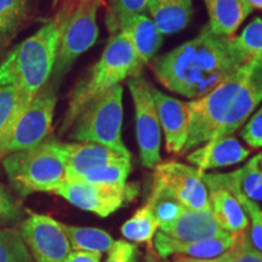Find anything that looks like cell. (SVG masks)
<instances>
[{
  "label": "cell",
  "mask_w": 262,
  "mask_h": 262,
  "mask_svg": "<svg viewBox=\"0 0 262 262\" xmlns=\"http://www.w3.org/2000/svg\"><path fill=\"white\" fill-rule=\"evenodd\" d=\"M232 39L205 25L198 35L153 62L157 79L181 96H204L242 66Z\"/></svg>",
  "instance_id": "6da1fadb"
},
{
  "label": "cell",
  "mask_w": 262,
  "mask_h": 262,
  "mask_svg": "<svg viewBox=\"0 0 262 262\" xmlns=\"http://www.w3.org/2000/svg\"><path fill=\"white\" fill-rule=\"evenodd\" d=\"M102 0H74L57 15L60 21L56 62L49 83L58 84L74 62L96 42L98 38L97 11Z\"/></svg>",
  "instance_id": "52a82bcc"
},
{
  "label": "cell",
  "mask_w": 262,
  "mask_h": 262,
  "mask_svg": "<svg viewBox=\"0 0 262 262\" xmlns=\"http://www.w3.org/2000/svg\"><path fill=\"white\" fill-rule=\"evenodd\" d=\"M232 244V234L226 233L217 237L203 239L196 242H179L168 237L162 231L156 233L155 248L157 254L162 258H166L171 255H182L186 257L210 260L224 255Z\"/></svg>",
  "instance_id": "e0dca14e"
},
{
  "label": "cell",
  "mask_w": 262,
  "mask_h": 262,
  "mask_svg": "<svg viewBox=\"0 0 262 262\" xmlns=\"http://www.w3.org/2000/svg\"><path fill=\"white\" fill-rule=\"evenodd\" d=\"M0 262H33L18 229H0Z\"/></svg>",
  "instance_id": "f546056e"
},
{
  "label": "cell",
  "mask_w": 262,
  "mask_h": 262,
  "mask_svg": "<svg viewBox=\"0 0 262 262\" xmlns=\"http://www.w3.org/2000/svg\"><path fill=\"white\" fill-rule=\"evenodd\" d=\"M205 262H262V253L255 248L247 228L232 234V244L224 255Z\"/></svg>",
  "instance_id": "4316f807"
},
{
  "label": "cell",
  "mask_w": 262,
  "mask_h": 262,
  "mask_svg": "<svg viewBox=\"0 0 262 262\" xmlns=\"http://www.w3.org/2000/svg\"><path fill=\"white\" fill-rule=\"evenodd\" d=\"M61 224V227L70 241L72 250L91 251V253H108L113 247L114 239L110 233L100 228L78 227Z\"/></svg>",
  "instance_id": "603a6c76"
},
{
  "label": "cell",
  "mask_w": 262,
  "mask_h": 262,
  "mask_svg": "<svg viewBox=\"0 0 262 262\" xmlns=\"http://www.w3.org/2000/svg\"><path fill=\"white\" fill-rule=\"evenodd\" d=\"M140 71L136 55L130 42L123 33H112L100 60L72 93L61 125V134L71 129L77 117L91 101L111 88L119 85L126 77L139 74Z\"/></svg>",
  "instance_id": "277c9868"
},
{
  "label": "cell",
  "mask_w": 262,
  "mask_h": 262,
  "mask_svg": "<svg viewBox=\"0 0 262 262\" xmlns=\"http://www.w3.org/2000/svg\"><path fill=\"white\" fill-rule=\"evenodd\" d=\"M262 102V72L244 63L204 96L187 102L189 127L183 150L232 135Z\"/></svg>",
  "instance_id": "7a4b0ae2"
},
{
  "label": "cell",
  "mask_w": 262,
  "mask_h": 262,
  "mask_svg": "<svg viewBox=\"0 0 262 262\" xmlns=\"http://www.w3.org/2000/svg\"><path fill=\"white\" fill-rule=\"evenodd\" d=\"M209 187V204L217 225L229 234L239 233L249 228L250 222L241 203L228 189L221 186Z\"/></svg>",
  "instance_id": "d6986e66"
},
{
  "label": "cell",
  "mask_w": 262,
  "mask_h": 262,
  "mask_svg": "<svg viewBox=\"0 0 262 262\" xmlns=\"http://www.w3.org/2000/svg\"><path fill=\"white\" fill-rule=\"evenodd\" d=\"M168 237L179 242H196L226 233L212 216L211 209L193 210L185 208L179 217L159 227Z\"/></svg>",
  "instance_id": "2e32d148"
},
{
  "label": "cell",
  "mask_w": 262,
  "mask_h": 262,
  "mask_svg": "<svg viewBox=\"0 0 262 262\" xmlns=\"http://www.w3.org/2000/svg\"><path fill=\"white\" fill-rule=\"evenodd\" d=\"M123 93L119 84L91 101L72 124L70 139L108 147L131 158L122 137Z\"/></svg>",
  "instance_id": "8992f818"
},
{
  "label": "cell",
  "mask_w": 262,
  "mask_h": 262,
  "mask_svg": "<svg viewBox=\"0 0 262 262\" xmlns=\"http://www.w3.org/2000/svg\"><path fill=\"white\" fill-rule=\"evenodd\" d=\"M147 205L158 221L159 227L170 224L185 210V206L180 203L179 199L165 186L157 181H153L152 192Z\"/></svg>",
  "instance_id": "cb8c5ba5"
},
{
  "label": "cell",
  "mask_w": 262,
  "mask_h": 262,
  "mask_svg": "<svg viewBox=\"0 0 262 262\" xmlns=\"http://www.w3.org/2000/svg\"><path fill=\"white\" fill-rule=\"evenodd\" d=\"M145 262H165L163 261L160 256L157 253L153 251L152 248H149L148 253H147V256H146V261Z\"/></svg>",
  "instance_id": "8d00e7d4"
},
{
  "label": "cell",
  "mask_w": 262,
  "mask_h": 262,
  "mask_svg": "<svg viewBox=\"0 0 262 262\" xmlns=\"http://www.w3.org/2000/svg\"><path fill=\"white\" fill-rule=\"evenodd\" d=\"M130 170V158L122 157L113 162L91 169L90 171L84 173L80 179L75 180H83V181L95 183V185L111 186V187H125Z\"/></svg>",
  "instance_id": "d4e9b609"
},
{
  "label": "cell",
  "mask_w": 262,
  "mask_h": 262,
  "mask_svg": "<svg viewBox=\"0 0 262 262\" xmlns=\"http://www.w3.org/2000/svg\"><path fill=\"white\" fill-rule=\"evenodd\" d=\"M232 45L242 64L249 63L262 72V18L256 17L237 37Z\"/></svg>",
  "instance_id": "7402d4cb"
},
{
  "label": "cell",
  "mask_w": 262,
  "mask_h": 262,
  "mask_svg": "<svg viewBox=\"0 0 262 262\" xmlns=\"http://www.w3.org/2000/svg\"><path fill=\"white\" fill-rule=\"evenodd\" d=\"M148 0H108L107 26L111 32H118L124 19L133 15L147 12Z\"/></svg>",
  "instance_id": "1f68e13d"
},
{
  "label": "cell",
  "mask_w": 262,
  "mask_h": 262,
  "mask_svg": "<svg viewBox=\"0 0 262 262\" xmlns=\"http://www.w3.org/2000/svg\"><path fill=\"white\" fill-rule=\"evenodd\" d=\"M262 153L255 156L245 164L243 168L233 171L239 188L247 198L253 202L262 203V170L260 160Z\"/></svg>",
  "instance_id": "83f0119b"
},
{
  "label": "cell",
  "mask_w": 262,
  "mask_h": 262,
  "mask_svg": "<svg viewBox=\"0 0 262 262\" xmlns=\"http://www.w3.org/2000/svg\"><path fill=\"white\" fill-rule=\"evenodd\" d=\"M54 193L81 210L90 211L100 217H107L122 208L124 203L135 198L137 187L135 185L111 187L83 180L66 179Z\"/></svg>",
  "instance_id": "30bf717a"
},
{
  "label": "cell",
  "mask_w": 262,
  "mask_h": 262,
  "mask_svg": "<svg viewBox=\"0 0 262 262\" xmlns=\"http://www.w3.org/2000/svg\"><path fill=\"white\" fill-rule=\"evenodd\" d=\"M159 227L158 221L148 205H143L135 211L129 220L122 226V234L134 243L150 244Z\"/></svg>",
  "instance_id": "484cf974"
},
{
  "label": "cell",
  "mask_w": 262,
  "mask_h": 262,
  "mask_svg": "<svg viewBox=\"0 0 262 262\" xmlns=\"http://www.w3.org/2000/svg\"><path fill=\"white\" fill-rule=\"evenodd\" d=\"M63 150L67 179L72 180L80 179L91 169L124 157L108 147L86 142H63Z\"/></svg>",
  "instance_id": "ac0fdd59"
},
{
  "label": "cell",
  "mask_w": 262,
  "mask_h": 262,
  "mask_svg": "<svg viewBox=\"0 0 262 262\" xmlns=\"http://www.w3.org/2000/svg\"><path fill=\"white\" fill-rule=\"evenodd\" d=\"M118 32L123 33L133 47L140 70L155 58L162 47L163 34L153 19L145 14L133 15L125 18L118 27Z\"/></svg>",
  "instance_id": "9a60e30c"
},
{
  "label": "cell",
  "mask_w": 262,
  "mask_h": 262,
  "mask_svg": "<svg viewBox=\"0 0 262 262\" xmlns=\"http://www.w3.org/2000/svg\"><path fill=\"white\" fill-rule=\"evenodd\" d=\"M102 254L91 253V251L72 250L66 262H101Z\"/></svg>",
  "instance_id": "d590c367"
},
{
  "label": "cell",
  "mask_w": 262,
  "mask_h": 262,
  "mask_svg": "<svg viewBox=\"0 0 262 262\" xmlns=\"http://www.w3.org/2000/svg\"><path fill=\"white\" fill-rule=\"evenodd\" d=\"M172 262H205V260H201V258H192V257H179L176 260H173Z\"/></svg>",
  "instance_id": "f35d334b"
},
{
  "label": "cell",
  "mask_w": 262,
  "mask_h": 262,
  "mask_svg": "<svg viewBox=\"0 0 262 262\" xmlns=\"http://www.w3.org/2000/svg\"><path fill=\"white\" fill-rule=\"evenodd\" d=\"M153 181L165 186L180 203L187 209H210L209 192L202 179V170L194 166L168 160L160 162L155 168Z\"/></svg>",
  "instance_id": "7c38bea8"
},
{
  "label": "cell",
  "mask_w": 262,
  "mask_h": 262,
  "mask_svg": "<svg viewBox=\"0 0 262 262\" xmlns=\"http://www.w3.org/2000/svg\"><path fill=\"white\" fill-rule=\"evenodd\" d=\"M137 248L125 241L114 242L106 262H137Z\"/></svg>",
  "instance_id": "836d02e7"
},
{
  "label": "cell",
  "mask_w": 262,
  "mask_h": 262,
  "mask_svg": "<svg viewBox=\"0 0 262 262\" xmlns=\"http://www.w3.org/2000/svg\"><path fill=\"white\" fill-rule=\"evenodd\" d=\"M57 88L49 83L15 118L8 133L0 140V159L33 148L50 135L55 108L57 103Z\"/></svg>",
  "instance_id": "ba28073f"
},
{
  "label": "cell",
  "mask_w": 262,
  "mask_h": 262,
  "mask_svg": "<svg viewBox=\"0 0 262 262\" xmlns=\"http://www.w3.org/2000/svg\"><path fill=\"white\" fill-rule=\"evenodd\" d=\"M260 168L262 170V157H261V160H260Z\"/></svg>",
  "instance_id": "ab89813d"
},
{
  "label": "cell",
  "mask_w": 262,
  "mask_h": 262,
  "mask_svg": "<svg viewBox=\"0 0 262 262\" xmlns=\"http://www.w3.org/2000/svg\"><path fill=\"white\" fill-rule=\"evenodd\" d=\"M152 91L160 127H163L165 136L166 150L172 155H179L185 148L188 136V104L162 93L156 88H153Z\"/></svg>",
  "instance_id": "4fadbf2b"
},
{
  "label": "cell",
  "mask_w": 262,
  "mask_h": 262,
  "mask_svg": "<svg viewBox=\"0 0 262 262\" xmlns=\"http://www.w3.org/2000/svg\"><path fill=\"white\" fill-rule=\"evenodd\" d=\"M209 14V26L216 34L234 38L235 32L253 8L245 0H204Z\"/></svg>",
  "instance_id": "ffe728a7"
},
{
  "label": "cell",
  "mask_w": 262,
  "mask_h": 262,
  "mask_svg": "<svg viewBox=\"0 0 262 262\" xmlns=\"http://www.w3.org/2000/svg\"><path fill=\"white\" fill-rule=\"evenodd\" d=\"M245 2H247L248 4L253 8V10L258 9L262 11V0H245Z\"/></svg>",
  "instance_id": "74e56055"
},
{
  "label": "cell",
  "mask_w": 262,
  "mask_h": 262,
  "mask_svg": "<svg viewBox=\"0 0 262 262\" xmlns=\"http://www.w3.org/2000/svg\"><path fill=\"white\" fill-rule=\"evenodd\" d=\"M21 210L12 196L9 194L4 186L0 183V221L15 220L19 217Z\"/></svg>",
  "instance_id": "e575fe53"
},
{
  "label": "cell",
  "mask_w": 262,
  "mask_h": 262,
  "mask_svg": "<svg viewBox=\"0 0 262 262\" xmlns=\"http://www.w3.org/2000/svg\"><path fill=\"white\" fill-rule=\"evenodd\" d=\"M249 155L250 150L244 148L235 137L227 135L215 137L205 142L204 146L196 147L187 156V160L196 169L208 171L244 162Z\"/></svg>",
  "instance_id": "5bb4252c"
},
{
  "label": "cell",
  "mask_w": 262,
  "mask_h": 262,
  "mask_svg": "<svg viewBox=\"0 0 262 262\" xmlns=\"http://www.w3.org/2000/svg\"><path fill=\"white\" fill-rule=\"evenodd\" d=\"M147 11L163 35L173 34L191 21L192 0H148Z\"/></svg>",
  "instance_id": "44dd1931"
},
{
  "label": "cell",
  "mask_w": 262,
  "mask_h": 262,
  "mask_svg": "<svg viewBox=\"0 0 262 262\" xmlns=\"http://www.w3.org/2000/svg\"><path fill=\"white\" fill-rule=\"evenodd\" d=\"M26 106L27 104L14 85H0V140Z\"/></svg>",
  "instance_id": "f1b7e54d"
},
{
  "label": "cell",
  "mask_w": 262,
  "mask_h": 262,
  "mask_svg": "<svg viewBox=\"0 0 262 262\" xmlns=\"http://www.w3.org/2000/svg\"><path fill=\"white\" fill-rule=\"evenodd\" d=\"M33 262H66L72 248L61 224L50 216L33 214L18 229Z\"/></svg>",
  "instance_id": "8fae6325"
},
{
  "label": "cell",
  "mask_w": 262,
  "mask_h": 262,
  "mask_svg": "<svg viewBox=\"0 0 262 262\" xmlns=\"http://www.w3.org/2000/svg\"><path fill=\"white\" fill-rule=\"evenodd\" d=\"M60 21H48L0 63V85H14L26 104L49 84L56 62Z\"/></svg>",
  "instance_id": "3957f363"
},
{
  "label": "cell",
  "mask_w": 262,
  "mask_h": 262,
  "mask_svg": "<svg viewBox=\"0 0 262 262\" xmlns=\"http://www.w3.org/2000/svg\"><path fill=\"white\" fill-rule=\"evenodd\" d=\"M3 168L17 193L55 192L67 179L63 142L48 137L33 148L19 150L2 159Z\"/></svg>",
  "instance_id": "5b68a950"
},
{
  "label": "cell",
  "mask_w": 262,
  "mask_h": 262,
  "mask_svg": "<svg viewBox=\"0 0 262 262\" xmlns=\"http://www.w3.org/2000/svg\"><path fill=\"white\" fill-rule=\"evenodd\" d=\"M29 0H0V37L17 31L28 12Z\"/></svg>",
  "instance_id": "4dcf8cb0"
},
{
  "label": "cell",
  "mask_w": 262,
  "mask_h": 262,
  "mask_svg": "<svg viewBox=\"0 0 262 262\" xmlns=\"http://www.w3.org/2000/svg\"><path fill=\"white\" fill-rule=\"evenodd\" d=\"M127 86L135 108L136 139L141 164L147 169H155L162 162V136L158 112L153 98V86L141 73L131 75L127 80Z\"/></svg>",
  "instance_id": "9c48e42d"
},
{
  "label": "cell",
  "mask_w": 262,
  "mask_h": 262,
  "mask_svg": "<svg viewBox=\"0 0 262 262\" xmlns=\"http://www.w3.org/2000/svg\"><path fill=\"white\" fill-rule=\"evenodd\" d=\"M242 139L248 143L251 148H261L262 147V107L250 118L245 124L241 133Z\"/></svg>",
  "instance_id": "d6a6232c"
}]
</instances>
